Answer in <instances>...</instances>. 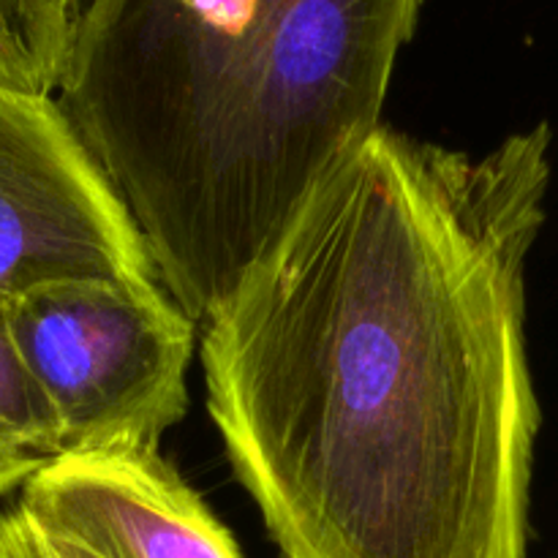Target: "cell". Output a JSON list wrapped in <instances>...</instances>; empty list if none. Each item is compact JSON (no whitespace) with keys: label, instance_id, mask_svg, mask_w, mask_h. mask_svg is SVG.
<instances>
[{"label":"cell","instance_id":"3","mask_svg":"<svg viewBox=\"0 0 558 558\" xmlns=\"http://www.w3.org/2000/svg\"><path fill=\"white\" fill-rule=\"evenodd\" d=\"M5 322L58 417L60 456L158 450L189 412L196 322L163 283H47L5 298Z\"/></svg>","mask_w":558,"mask_h":558},{"label":"cell","instance_id":"5","mask_svg":"<svg viewBox=\"0 0 558 558\" xmlns=\"http://www.w3.org/2000/svg\"><path fill=\"white\" fill-rule=\"evenodd\" d=\"M16 505L101 558H243L158 450L60 456L27 480Z\"/></svg>","mask_w":558,"mask_h":558},{"label":"cell","instance_id":"7","mask_svg":"<svg viewBox=\"0 0 558 558\" xmlns=\"http://www.w3.org/2000/svg\"><path fill=\"white\" fill-rule=\"evenodd\" d=\"M80 16L74 0H0V85L58 96Z\"/></svg>","mask_w":558,"mask_h":558},{"label":"cell","instance_id":"9","mask_svg":"<svg viewBox=\"0 0 558 558\" xmlns=\"http://www.w3.org/2000/svg\"><path fill=\"white\" fill-rule=\"evenodd\" d=\"M74 3H76V5H80V9H82V11H85V5H87V0H74Z\"/></svg>","mask_w":558,"mask_h":558},{"label":"cell","instance_id":"1","mask_svg":"<svg viewBox=\"0 0 558 558\" xmlns=\"http://www.w3.org/2000/svg\"><path fill=\"white\" fill-rule=\"evenodd\" d=\"M554 131L376 129L202 319L207 412L281 558H526V265Z\"/></svg>","mask_w":558,"mask_h":558},{"label":"cell","instance_id":"6","mask_svg":"<svg viewBox=\"0 0 558 558\" xmlns=\"http://www.w3.org/2000/svg\"><path fill=\"white\" fill-rule=\"evenodd\" d=\"M60 458V428L41 387L22 363L0 294V499Z\"/></svg>","mask_w":558,"mask_h":558},{"label":"cell","instance_id":"2","mask_svg":"<svg viewBox=\"0 0 558 558\" xmlns=\"http://www.w3.org/2000/svg\"><path fill=\"white\" fill-rule=\"evenodd\" d=\"M425 0H87L58 104L202 325L381 129Z\"/></svg>","mask_w":558,"mask_h":558},{"label":"cell","instance_id":"4","mask_svg":"<svg viewBox=\"0 0 558 558\" xmlns=\"http://www.w3.org/2000/svg\"><path fill=\"white\" fill-rule=\"evenodd\" d=\"M158 281L123 196L54 96L0 85V294Z\"/></svg>","mask_w":558,"mask_h":558},{"label":"cell","instance_id":"8","mask_svg":"<svg viewBox=\"0 0 558 558\" xmlns=\"http://www.w3.org/2000/svg\"><path fill=\"white\" fill-rule=\"evenodd\" d=\"M0 558H101L85 545L41 526L20 505L0 510Z\"/></svg>","mask_w":558,"mask_h":558}]
</instances>
